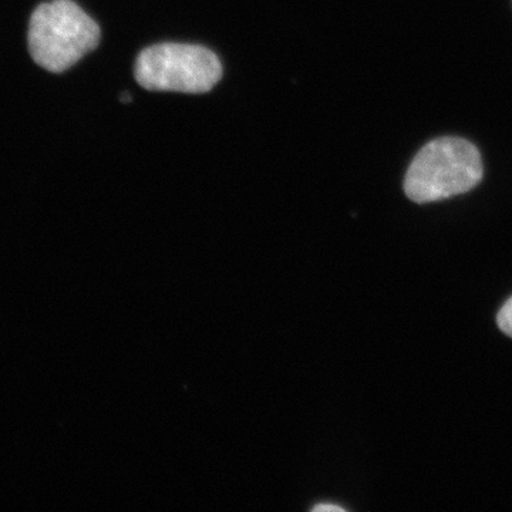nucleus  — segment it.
Returning <instances> with one entry per match:
<instances>
[{"instance_id": "obj_3", "label": "nucleus", "mask_w": 512, "mask_h": 512, "mask_svg": "<svg viewBox=\"0 0 512 512\" xmlns=\"http://www.w3.org/2000/svg\"><path fill=\"white\" fill-rule=\"evenodd\" d=\"M134 76L141 87L154 92L202 94L220 82L222 64L205 47L161 43L138 55Z\"/></svg>"}, {"instance_id": "obj_5", "label": "nucleus", "mask_w": 512, "mask_h": 512, "mask_svg": "<svg viewBox=\"0 0 512 512\" xmlns=\"http://www.w3.org/2000/svg\"><path fill=\"white\" fill-rule=\"evenodd\" d=\"M313 511L316 512H323V511H345L342 507H339V505L335 504H319L315 505L313 507Z\"/></svg>"}, {"instance_id": "obj_1", "label": "nucleus", "mask_w": 512, "mask_h": 512, "mask_svg": "<svg viewBox=\"0 0 512 512\" xmlns=\"http://www.w3.org/2000/svg\"><path fill=\"white\" fill-rule=\"evenodd\" d=\"M481 178L483 161L476 146L463 138H437L414 157L404 192L417 204H427L471 191Z\"/></svg>"}, {"instance_id": "obj_4", "label": "nucleus", "mask_w": 512, "mask_h": 512, "mask_svg": "<svg viewBox=\"0 0 512 512\" xmlns=\"http://www.w3.org/2000/svg\"><path fill=\"white\" fill-rule=\"evenodd\" d=\"M497 322L505 335L512 338V298L508 299L507 303L501 308L500 313H498Z\"/></svg>"}, {"instance_id": "obj_2", "label": "nucleus", "mask_w": 512, "mask_h": 512, "mask_svg": "<svg viewBox=\"0 0 512 512\" xmlns=\"http://www.w3.org/2000/svg\"><path fill=\"white\" fill-rule=\"evenodd\" d=\"M99 25L72 0L43 3L29 25V52L47 72L62 73L100 43Z\"/></svg>"}]
</instances>
